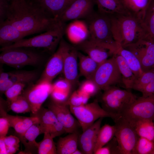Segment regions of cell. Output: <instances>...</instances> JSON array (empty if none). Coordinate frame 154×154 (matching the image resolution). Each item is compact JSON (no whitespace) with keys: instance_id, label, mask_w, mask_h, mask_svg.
Listing matches in <instances>:
<instances>
[{"instance_id":"obj_7","label":"cell","mask_w":154,"mask_h":154,"mask_svg":"<svg viewBox=\"0 0 154 154\" xmlns=\"http://www.w3.org/2000/svg\"><path fill=\"white\" fill-rule=\"evenodd\" d=\"M69 106L71 112L77 118L83 131L100 118L109 117L114 120L117 117L101 107L97 100L79 106Z\"/></svg>"},{"instance_id":"obj_21","label":"cell","mask_w":154,"mask_h":154,"mask_svg":"<svg viewBox=\"0 0 154 154\" xmlns=\"http://www.w3.org/2000/svg\"><path fill=\"white\" fill-rule=\"evenodd\" d=\"M27 36L6 20L0 23V44L1 47L10 45Z\"/></svg>"},{"instance_id":"obj_25","label":"cell","mask_w":154,"mask_h":154,"mask_svg":"<svg viewBox=\"0 0 154 154\" xmlns=\"http://www.w3.org/2000/svg\"><path fill=\"white\" fill-rule=\"evenodd\" d=\"M50 94L52 101L59 104H66L72 94V87L65 79L59 80L53 84Z\"/></svg>"},{"instance_id":"obj_35","label":"cell","mask_w":154,"mask_h":154,"mask_svg":"<svg viewBox=\"0 0 154 154\" xmlns=\"http://www.w3.org/2000/svg\"><path fill=\"white\" fill-rule=\"evenodd\" d=\"M49 133H44V137L38 143V154H57L56 147Z\"/></svg>"},{"instance_id":"obj_50","label":"cell","mask_w":154,"mask_h":154,"mask_svg":"<svg viewBox=\"0 0 154 154\" xmlns=\"http://www.w3.org/2000/svg\"><path fill=\"white\" fill-rule=\"evenodd\" d=\"M0 154H7L6 146L3 137H0Z\"/></svg>"},{"instance_id":"obj_5","label":"cell","mask_w":154,"mask_h":154,"mask_svg":"<svg viewBox=\"0 0 154 154\" xmlns=\"http://www.w3.org/2000/svg\"><path fill=\"white\" fill-rule=\"evenodd\" d=\"M34 48L20 47L5 50L1 51L0 62L18 68L27 66H37L44 59L43 53Z\"/></svg>"},{"instance_id":"obj_38","label":"cell","mask_w":154,"mask_h":154,"mask_svg":"<svg viewBox=\"0 0 154 154\" xmlns=\"http://www.w3.org/2000/svg\"><path fill=\"white\" fill-rule=\"evenodd\" d=\"M90 98L79 89L72 93L66 104L69 106H79L86 104Z\"/></svg>"},{"instance_id":"obj_2","label":"cell","mask_w":154,"mask_h":154,"mask_svg":"<svg viewBox=\"0 0 154 154\" xmlns=\"http://www.w3.org/2000/svg\"><path fill=\"white\" fill-rule=\"evenodd\" d=\"M109 16L114 38L123 48L151 37L143 20L131 13Z\"/></svg>"},{"instance_id":"obj_48","label":"cell","mask_w":154,"mask_h":154,"mask_svg":"<svg viewBox=\"0 0 154 154\" xmlns=\"http://www.w3.org/2000/svg\"><path fill=\"white\" fill-rule=\"evenodd\" d=\"M139 92L143 96L154 95V80L143 87Z\"/></svg>"},{"instance_id":"obj_27","label":"cell","mask_w":154,"mask_h":154,"mask_svg":"<svg viewBox=\"0 0 154 154\" xmlns=\"http://www.w3.org/2000/svg\"><path fill=\"white\" fill-rule=\"evenodd\" d=\"M79 135L75 132L60 138L56 144L57 154H72L78 148Z\"/></svg>"},{"instance_id":"obj_45","label":"cell","mask_w":154,"mask_h":154,"mask_svg":"<svg viewBox=\"0 0 154 154\" xmlns=\"http://www.w3.org/2000/svg\"><path fill=\"white\" fill-rule=\"evenodd\" d=\"M6 147V149L11 147H19L20 141L19 137L14 135H10L3 137Z\"/></svg>"},{"instance_id":"obj_30","label":"cell","mask_w":154,"mask_h":154,"mask_svg":"<svg viewBox=\"0 0 154 154\" xmlns=\"http://www.w3.org/2000/svg\"><path fill=\"white\" fill-rule=\"evenodd\" d=\"M116 54L123 58L136 78L144 72L139 60L132 52L118 44Z\"/></svg>"},{"instance_id":"obj_40","label":"cell","mask_w":154,"mask_h":154,"mask_svg":"<svg viewBox=\"0 0 154 154\" xmlns=\"http://www.w3.org/2000/svg\"><path fill=\"white\" fill-rule=\"evenodd\" d=\"M154 80V68L144 72L136 78L132 88L139 91L143 87Z\"/></svg>"},{"instance_id":"obj_8","label":"cell","mask_w":154,"mask_h":154,"mask_svg":"<svg viewBox=\"0 0 154 154\" xmlns=\"http://www.w3.org/2000/svg\"><path fill=\"white\" fill-rule=\"evenodd\" d=\"M131 124L145 119L154 120V95L137 98L120 116Z\"/></svg>"},{"instance_id":"obj_18","label":"cell","mask_w":154,"mask_h":154,"mask_svg":"<svg viewBox=\"0 0 154 154\" xmlns=\"http://www.w3.org/2000/svg\"><path fill=\"white\" fill-rule=\"evenodd\" d=\"M78 51L75 47L72 46L66 52L64 59L62 72L64 79L69 82L72 87L78 82Z\"/></svg>"},{"instance_id":"obj_6","label":"cell","mask_w":154,"mask_h":154,"mask_svg":"<svg viewBox=\"0 0 154 154\" xmlns=\"http://www.w3.org/2000/svg\"><path fill=\"white\" fill-rule=\"evenodd\" d=\"M137 98L131 92L112 86L104 90L100 100L104 109L118 117Z\"/></svg>"},{"instance_id":"obj_33","label":"cell","mask_w":154,"mask_h":154,"mask_svg":"<svg viewBox=\"0 0 154 154\" xmlns=\"http://www.w3.org/2000/svg\"><path fill=\"white\" fill-rule=\"evenodd\" d=\"M116 131L115 125L105 124L101 127L98 133L94 152L109 143L115 136Z\"/></svg>"},{"instance_id":"obj_23","label":"cell","mask_w":154,"mask_h":154,"mask_svg":"<svg viewBox=\"0 0 154 154\" xmlns=\"http://www.w3.org/2000/svg\"><path fill=\"white\" fill-rule=\"evenodd\" d=\"M38 75L35 71H13L11 77L7 80L0 84V91L4 93L10 87L18 83H29L36 80Z\"/></svg>"},{"instance_id":"obj_13","label":"cell","mask_w":154,"mask_h":154,"mask_svg":"<svg viewBox=\"0 0 154 154\" xmlns=\"http://www.w3.org/2000/svg\"><path fill=\"white\" fill-rule=\"evenodd\" d=\"M124 48L136 56L144 72L154 68V40L151 37L141 39Z\"/></svg>"},{"instance_id":"obj_43","label":"cell","mask_w":154,"mask_h":154,"mask_svg":"<svg viewBox=\"0 0 154 154\" xmlns=\"http://www.w3.org/2000/svg\"><path fill=\"white\" fill-rule=\"evenodd\" d=\"M90 97L97 94L100 90L92 80L86 79L81 84L79 89Z\"/></svg>"},{"instance_id":"obj_29","label":"cell","mask_w":154,"mask_h":154,"mask_svg":"<svg viewBox=\"0 0 154 154\" xmlns=\"http://www.w3.org/2000/svg\"><path fill=\"white\" fill-rule=\"evenodd\" d=\"M79 68L80 74L86 79L91 80L100 64L87 55L79 51L78 53Z\"/></svg>"},{"instance_id":"obj_26","label":"cell","mask_w":154,"mask_h":154,"mask_svg":"<svg viewBox=\"0 0 154 154\" xmlns=\"http://www.w3.org/2000/svg\"><path fill=\"white\" fill-rule=\"evenodd\" d=\"M56 19L75 0H33Z\"/></svg>"},{"instance_id":"obj_49","label":"cell","mask_w":154,"mask_h":154,"mask_svg":"<svg viewBox=\"0 0 154 154\" xmlns=\"http://www.w3.org/2000/svg\"><path fill=\"white\" fill-rule=\"evenodd\" d=\"M12 72L13 71L7 72H1L0 75V84L8 80L11 77Z\"/></svg>"},{"instance_id":"obj_17","label":"cell","mask_w":154,"mask_h":154,"mask_svg":"<svg viewBox=\"0 0 154 154\" xmlns=\"http://www.w3.org/2000/svg\"><path fill=\"white\" fill-rule=\"evenodd\" d=\"M78 50L83 51L99 64L105 62L109 57L114 55L110 49L87 39L76 45Z\"/></svg>"},{"instance_id":"obj_15","label":"cell","mask_w":154,"mask_h":154,"mask_svg":"<svg viewBox=\"0 0 154 154\" xmlns=\"http://www.w3.org/2000/svg\"><path fill=\"white\" fill-rule=\"evenodd\" d=\"M48 108L55 115L57 120L64 127L66 133L77 132L80 125L73 116L69 106L65 104H59L51 101Z\"/></svg>"},{"instance_id":"obj_12","label":"cell","mask_w":154,"mask_h":154,"mask_svg":"<svg viewBox=\"0 0 154 154\" xmlns=\"http://www.w3.org/2000/svg\"><path fill=\"white\" fill-rule=\"evenodd\" d=\"M53 88L51 83L38 82L29 86L22 94L27 99L31 108L32 116H35L50 94Z\"/></svg>"},{"instance_id":"obj_1","label":"cell","mask_w":154,"mask_h":154,"mask_svg":"<svg viewBox=\"0 0 154 154\" xmlns=\"http://www.w3.org/2000/svg\"><path fill=\"white\" fill-rule=\"evenodd\" d=\"M10 3L5 20L28 36L46 32L59 22L33 0H16Z\"/></svg>"},{"instance_id":"obj_53","label":"cell","mask_w":154,"mask_h":154,"mask_svg":"<svg viewBox=\"0 0 154 154\" xmlns=\"http://www.w3.org/2000/svg\"><path fill=\"white\" fill-rule=\"evenodd\" d=\"M151 154H154V150L151 153Z\"/></svg>"},{"instance_id":"obj_37","label":"cell","mask_w":154,"mask_h":154,"mask_svg":"<svg viewBox=\"0 0 154 154\" xmlns=\"http://www.w3.org/2000/svg\"><path fill=\"white\" fill-rule=\"evenodd\" d=\"M143 22L150 36L154 40V0L151 1Z\"/></svg>"},{"instance_id":"obj_47","label":"cell","mask_w":154,"mask_h":154,"mask_svg":"<svg viewBox=\"0 0 154 154\" xmlns=\"http://www.w3.org/2000/svg\"><path fill=\"white\" fill-rule=\"evenodd\" d=\"M1 116L0 118V137H3L6 136L10 126L6 117L4 116Z\"/></svg>"},{"instance_id":"obj_39","label":"cell","mask_w":154,"mask_h":154,"mask_svg":"<svg viewBox=\"0 0 154 154\" xmlns=\"http://www.w3.org/2000/svg\"><path fill=\"white\" fill-rule=\"evenodd\" d=\"M154 150V141L139 137L135 146L134 154H151Z\"/></svg>"},{"instance_id":"obj_10","label":"cell","mask_w":154,"mask_h":154,"mask_svg":"<svg viewBox=\"0 0 154 154\" xmlns=\"http://www.w3.org/2000/svg\"><path fill=\"white\" fill-rule=\"evenodd\" d=\"M91 80L100 90L104 91L122 82L121 75L113 55L100 64Z\"/></svg>"},{"instance_id":"obj_54","label":"cell","mask_w":154,"mask_h":154,"mask_svg":"<svg viewBox=\"0 0 154 154\" xmlns=\"http://www.w3.org/2000/svg\"><path fill=\"white\" fill-rule=\"evenodd\" d=\"M151 0H150V1H151Z\"/></svg>"},{"instance_id":"obj_28","label":"cell","mask_w":154,"mask_h":154,"mask_svg":"<svg viewBox=\"0 0 154 154\" xmlns=\"http://www.w3.org/2000/svg\"><path fill=\"white\" fill-rule=\"evenodd\" d=\"M113 56L115 58L121 75L122 82L126 88L131 89L136 77L121 56L117 54Z\"/></svg>"},{"instance_id":"obj_51","label":"cell","mask_w":154,"mask_h":154,"mask_svg":"<svg viewBox=\"0 0 154 154\" xmlns=\"http://www.w3.org/2000/svg\"><path fill=\"white\" fill-rule=\"evenodd\" d=\"M83 152L80 149L79 150L77 148L73 152L72 154H83Z\"/></svg>"},{"instance_id":"obj_32","label":"cell","mask_w":154,"mask_h":154,"mask_svg":"<svg viewBox=\"0 0 154 154\" xmlns=\"http://www.w3.org/2000/svg\"><path fill=\"white\" fill-rule=\"evenodd\" d=\"M153 121L150 120H142L131 125L139 137L154 141V123Z\"/></svg>"},{"instance_id":"obj_16","label":"cell","mask_w":154,"mask_h":154,"mask_svg":"<svg viewBox=\"0 0 154 154\" xmlns=\"http://www.w3.org/2000/svg\"><path fill=\"white\" fill-rule=\"evenodd\" d=\"M103 118H101L88 127L78 138V146L85 154H94L97 136Z\"/></svg>"},{"instance_id":"obj_14","label":"cell","mask_w":154,"mask_h":154,"mask_svg":"<svg viewBox=\"0 0 154 154\" xmlns=\"http://www.w3.org/2000/svg\"><path fill=\"white\" fill-rule=\"evenodd\" d=\"M93 0H75L56 19L65 23L71 20L86 19L94 11Z\"/></svg>"},{"instance_id":"obj_24","label":"cell","mask_w":154,"mask_h":154,"mask_svg":"<svg viewBox=\"0 0 154 154\" xmlns=\"http://www.w3.org/2000/svg\"><path fill=\"white\" fill-rule=\"evenodd\" d=\"M98 11L109 16L130 13L123 0H93Z\"/></svg>"},{"instance_id":"obj_9","label":"cell","mask_w":154,"mask_h":154,"mask_svg":"<svg viewBox=\"0 0 154 154\" xmlns=\"http://www.w3.org/2000/svg\"><path fill=\"white\" fill-rule=\"evenodd\" d=\"M116 131L115 137L119 154H134L139 137L133 126L120 116L114 120Z\"/></svg>"},{"instance_id":"obj_20","label":"cell","mask_w":154,"mask_h":154,"mask_svg":"<svg viewBox=\"0 0 154 154\" xmlns=\"http://www.w3.org/2000/svg\"><path fill=\"white\" fill-rule=\"evenodd\" d=\"M41 134L39 123L33 124L22 134H16V136L24 146V152L26 154L38 153V143L35 140L38 135Z\"/></svg>"},{"instance_id":"obj_19","label":"cell","mask_w":154,"mask_h":154,"mask_svg":"<svg viewBox=\"0 0 154 154\" xmlns=\"http://www.w3.org/2000/svg\"><path fill=\"white\" fill-rule=\"evenodd\" d=\"M65 33L69 40L77 45L88 39L89 31L85 21L74 20L66 28Z\"/></svg>"},{"instance_id":"obj_46","label":"cell","mask_w":154,"mask_h":154,"mask_svg":"<svg viewBox=\"0 0 154 154\" xmlns=\"http://www.w3.org/2000/svg\"><path fill=\"white\" fill-rule=\"evenodd\" d=\"M66 133L62 124L58 121L51 128L49 133L51 136L54 138Z\"/></svg>"},{"instance_id":"obj_36","label":"cell","mask_w":154,"mask_h":154,"mask_svg":"<svg viewBox=\"0 0 154 154\" xmlns=\"http://www.w3.org/2000/svg\"><path fill=\"white\" fill-rule=\"evenodd\" d=\"M8 103L9 109L17 113L31 112L30 105L27 99L22 94L15 100Z\"/></svg>"},{"instance_id":"obj_41","label":"cell","mask_w":154,"mask_h":154,"mask_svg":"<svg viewBox=\"0 0 154 154\" xmlns=\"http://www.w3.org/2000/svg\"><path fill=\"white\" fill-rule=\"evenodd\" d=\"M26 84L24 83H17L8 88L4 93L8 102L13 101L21 95Z\"/></svg>"},{"instance_id":"obj_31","label":"cell","mask_w":154,"mask_h":154,"mask_svg":"<svg viewBox=\"0 0 154 154\" xmlns=\"http://www.w3.org/2000/svg\"><path fill=\"white\" fill-rule=\"evenodd\" d=\"M35 116L39 119L42 133H49L51 127L58 121L54 113L48 108L41 107Z\"/></svg>"},{"instance_id":"obj_3","label":"cell","mask_w":154,"mask_h":154,"mask_svg":"<svg viewBox=\"0 0 154 154\" xmlns=\"http://www.w3.org/2000/svg\"><path fill=\"white\" fill-rule=\"evenodd\" d=\"M86 19L89 31L88 39L110 49L115 54L118 44L113 37L110 16L98 11Z\"/></svg>"},{"instance_id":"obj_22","label":"cell","mask_w":154,"mask_h":154,"mask_svg":"<svg viewBox=\"0 0 154 154\" xmlns=\"http://www.w3.org/2000/svg\"><path fill=\"white\" fill-rule=\"evenodd\" d=\"M0 112L1 115L6 117L10 126L14 129L16 134H22L33 124L39 123L38 117L35 116L27 117L13 116L7 114L4 110Z\"/></svg>"},{"instance_id":"obj_52","label":"cell","mask_w":154,"mask_h":154,"mask_svg":"<svg viewBox=\"0 0 154 154\" xmlns=\"http://www.w3.org/2000/svg\"><path fill=\"white\" fill-rule=\"evenodd\" d=\"M8 1L9 2V3L11 2L12 1H13L16 0H8Z\"/></svg>"},{"instance_id":"obj_44","label":"cell","mask_w":154,"mask_h":154,"mask_svg":"<svg viewBox=\"0 0 154 154\" xmlns=\"http://www.w3.org/2000/svg\"><path fill=\"white\" fill-rule=\"evenodd\" d=\"M10 5L8 0H0V23L6 20Z\"/></svg>"},{"instance_id":"obj_42","label":"cell","mask_w":154,"mask_h":154,"mask_svg":"<svg viewBox=\"0 0 154 154\" xmlns=\"http://www.w3.org/2000/svg\"><path fill=\"white\" fill-rule=\"evenodd\" d=\"M113 138L106 145L96 150L94 154H119L116 139L115 137Z\"/></svg>"},{"instance_id":"obj_11","label":"cell","mask_w":154,"mask_h":154,"mask_svg":"<svg viewBox=\"0 0 154 154\" xmlns=\"http://www.w3.org/2000/svg\"><path fill=\"white\" fill-rule=\"evenodd\" d=\"M57 50L52 55L45 66L38 82L51 83L57 76L63 72L65 55L72 46L63 38L60 40Z\"/></svg>"},{"instance_id":"obj_34","label":"cell","mask_w":154,"mask_h":154,"mask_svg":"<svg viewBox=\"0 0 154 154\" xmlns=\"http://www.w3.org/2000/svg\"><path fill=\"white\" fill-rule=\"evenodd\" d=\"M129 11L143 20L150 0H123Z\"/></svg>"},{"instance_id":"obj_4","label":"cell","mask_w":154,"mask_h":154,"mask_svg":"<svg viewBox=\"0 0 154 154\" xmlns=\"http://www.w3.org/2000/svg\"><path fill=\"white\" fill-rule=\"evenodd\" d=\"M65 23L59 21L54 27L43 33L29 38H23L10 45L2 47L0 51L17 47L42 48L53 54L65 33Z\"/></svg>"}]
</instances>
